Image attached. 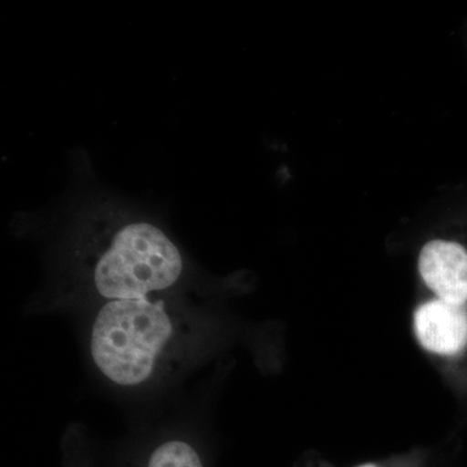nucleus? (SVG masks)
Segmentation results:
<instances>
[{
  "label": "nucleus",
  "instance_id": "423d86ee",
  "mask_svg": "<svg viewBox=\"0 0 467 467\" xmlns=\"http://www.w3.org/2000/svg\"><path fill=\"white\" fill-rule=\"evenodd\" d=\"M358 467H378L377 465H374V463H365V465L358 466Z\"/></svg>",
  "mask_w": 467,
  "mask_h": 467
},
{
  "label": "nucleus",
  "instance_id": "39448f33",
  "mask_svg": "<svg viewBox=\"0 0 467 467\" xmlns=\"http://www.w3.org/2000/svg\"><path fill=\"white\" fill-rule=\"evenodd\" d=\"M146 467H204L201 454L190 442L167 441L150 451Z\"/></svg>",
  "mask_w": 467,
  "mask_h": 467
},
{
  "label": "nucleus",
  "instance_id": "f03ea898",
  "mask_svg": "<svg viewBox=\"0 0 467 467\" xmlns=\"http://www.w3.org/2000/svg\"><path fill=\"white\" fill-rule=\"evenodd\" d=\"M186 328L164 296L103 301L91 326L92 362L116 386H143L164 367Z\"/></svg>",
  "mask_w": 467,
  "mask_h": 467
},
{
  "label": "nucleus",
  "instance_id": "f257e3e1",
  "mask_svg": "<svg viewBox=\"0 0 467 467\" xmlns=\"http://www.w3.org/2000/svg\"><path fill=\"white\" fill-rule=\"evenodd\" d=\"M76 257L85 284L103 301L165 296L186 270L182 252L161 227L129 214L95 217Z\"/></svg>",
  "mask_w": 467,
  "mask_h": 467
},
{
  "label": "nucleus",
  "instance_id": "20e7f679",
  "mask_svg": "<svg viewBox=\"0 0 467 467\" xmlns=\"http://www.w3.org/2000/svg\"><path fill=\"white\" fill-rule=\"evenodd\" d=\"M414 331L418 342L429 352L460 355L467 347L466 306L441 299L426 301L414 313Z\"/></svg>",
  "mask_w": 467,
  "mask_h": 467
},
{
  "label": "nucleus",
  "instance_id": "7ed1b4c3",
  "mask_svg": "<svg viewBox=\"0 0 467 467\" xmlns=\"http://www.w3.org/2000/svg\"><path fill=\"white\" fill-rule=\"evenodd\" d=\"M418 269L438 299L453 306L467 303V251L456 242H429L420 251Z\"/></svg>",
  "mask_w": 467,
  "mask_h": 467
}]
</instances>
